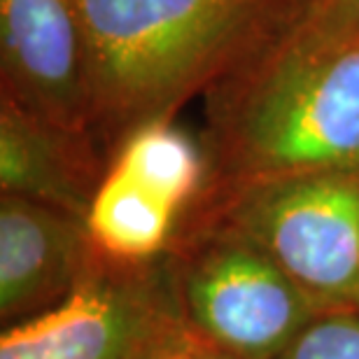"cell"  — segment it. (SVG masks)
I'll return each instance as SVG.
<instances>
[{
    "label": "cell",
    "mask_w": 359,
    "mask_h": 359,
    "mask_svg": "<svg viewBox=\"0 0 359 359\" xmlns=\"http://www.w3.org/2000/svg\"><path fill=\"white\" fill-rule=\"evenodd\" d=\"M203 100L201 198L269 180L359 173V42L329 38L299 19Z\"/></svg>",
    "instance_id": "cell-1"
},
{
    "label": "cell",
    "mask_w": 359,
    "mask_h": 359,
    "mask_svg": "<svg viewBox=\"0 0 359 359\" xmlns=\"http://www.w3.org/2000/svg\"><path fill=\"white\" fill-rule=\"evenodd\" d=\"M308 0H75L89 52L93 133L112 154L140 126L170 121Z\"/></svg>",
    "instance_id": "cell-2"
},
{
    "label": "cell",
    "mask_w": 359,
    "mask_h": 359,
    "mask_svg": "<svg viewBox=\"0 0 359 359\" xmlns=\"http://www.w3.org/2000/svg\"><path fill=\"white\" fill-rule=\"evenodd\" d=\"M166 266L189 334L243 359H276L322 308L252 238L194 208Z\"/></svg>",
    "instance_id": "cell-3"
},
{
    "label": "cell",
    "mask_w": 359,
    "mask_h": 359,
    "mask_svg": "<svg viewBox=\"0 0 359 359\" xmlns=\"http://www.w3.org/2000/svg\"><path fill=\"white\" fill-rule=\"evenodd\" d=\"M194 208L252 238L322 311H359V173L243 184Z\"/></svg>",
    "instance_id": "cell-4"
},
{
    "label": "cell",
    "mask_w": 359,
    "mask_h": 359,
    "mask_svg": "<svg viewBox=\"0 0 359 359\" xmlns=\"http://www.w3.org/2000/svg\"><path fill=\"white\" fill-rule=\"evenodd\" d=\"M180 327L166 257L117 264L93 255L59 308L3 327L0 359H147Z\"/></svg>",
    "instance_id": "cell-5"
},
{
    "label": "cell",
    "mask_w": 359,
    "mask_h": 359,
    "mask_svg": "<svg viewBox=\"0 0 359 359\" xmlns=\"http://www.w3.org/2000/svg\"><path fill=\"white\" fill-rule=\"evenodd\" d=\"M0 98L93 133L89 52L75 0H0Z\"/></svg>",
    "instance_id": "cell-6"
},
{
    "label": "cell",
    "mask_w": 359,
    "mask_h": 359,
    "mask_svg": "<svg viewBox=\"0 0 359 359\" xmlns=\"http://www.w3.org/2000/svg\"><path fill=\"white\" fill-rule=\"evenodd\" d=\"M82 217L0 194V322L33 320L59 308L93 262Z\"/></svg>",
    "instance_id": "cell-7"
},
{
    "label": "cell",
    "mask_w": 359,
    "mask_h": 359,
    "mask_svg": "<svg viewBox=\"0 0 359 359\" xmlns=\"http://www.w3.org/2000/svg\"><path fill=\"white\" fill-rule=\"evenodd\" d=\"M110 154L96 133L0 98V194L87 217Z\"/></svg>",
    "instance_id": "cell-8"
},
{
    "label": "cell",
    "mask_w": 359,
    "mask_h": 359,
    "mask_svg": "<svg viewBox=\"0 0 359 359\" xmlns=\"http://www.w3.org/2000/svg\"><path fill=\"white\" fill-rule=\"evenodd\" d=\"M180 222L182 215L173 205L114 166L107 168L84 217L93 252L117 264L161 259L175 238Z\"/></svg>",
    "instance_id": "cell-9"
},
{
    "label": "cell",
    "mask_w": 359,
    "mask_h": 359,
    "mask_svg": "<svg viewBox=\"0 0 359 359\" xmlns=\"http://www.w3.org/2000/svg\"><path fill=\"white\" fill-rule=\"evenodd\" d=\"M110 166L163 198L182 217L196 205L208 182L203 142L175 119L152 121L133 131L114 149Z\"/></svg>",
    "instance_id": "cell-10"
},
{
    "label": "cell",
    "mask_w": 359,
    "mask_h": 359,
    "mask_svg": "<svg viewBox=\"0 0 359 359\" xmlns=\"http://www.w3.org/2000/svg\"><path fill=\"white\" fill-rule=\"evenodd\" d=\"M276 359H359V311H322Z\"/></svg>",
    "instance_id": "cell-11"
},
{
    "label": "cell",
    "mask_w": 359,
    "mask_h": 359,
    "mask_svg": "<svg viewBox=\"0 0 359 359\" xmlns=\"http://www.w3.org/2000/svg\"><path fill=\"white\" fill-rule=\"evenodd\" d=\"M301 19L329 38L359 42V0H308Z\"/></svg>",
    "instance_id": "cell-12"
},
{
    "label": "cell",
    "mask_w": 359,
    "mask_h": 359,
    "mask_svg": "<svg viewBox=\"0 0 359 359\" xmlns=\"http://www.w3.org/2000/svg\"><path fill=\"white\" fill-rule=\"evenodd\" d=\"M147 359H243V357L226 353V350L212 346V343L189 334L184 327H180Z\"/></svg>",
    "instance_id": "cell-13"
}]
</instances>
